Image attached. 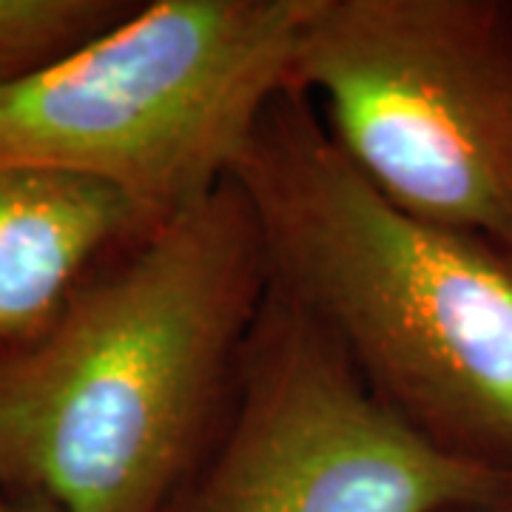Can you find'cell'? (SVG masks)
<instances>
[{
    "label": "cell",
    "mask_w": 512,
    "mask_h": 512,
    "mask_svg": "<svg viewBox=\"0 0 512 512\" xmlns=\"http://www.w3.org/2000/svg\"><path fill=\"white\" fill-rule=\"evenodd\" d=\"M234 183L271 288L370 393L453 456L512 473V262L390 200L302 89L262 114Z\"/></svg>",
    "instance_id": "obj_2"
},
{
    "label": "cell",
    "mask_w": 512,
    "mask_h": 512,
    "mask_svg": "<svg viewBox=\"0 0 512 512\" xmlns=\"http://www.w3.org/2000/svg\"><path fill=\"white\" fill-rule=\"evenodd\" d=\"M293 86L396 205L512 262V0H305Z\"/></svg>",
    "instance_id": "obj_4"
},
{
    "label": "cell",
    "mask_w": 512,
    "mask_h": 512,
    "mask_svg": "<svg viewBox=\"0 0 512 512\" xmlns=\"http://www.w3.org/2000/svg\"><path fill=\"white\" fill-rule=\"evenodd\" d=\"M507 490L512 473L413 430L268 288L225 419L168 512H447Z\"/></svg>",
    "instance_id": "obj_5"
},
{
    "label": "cell",
    "mask_w": 512,
    "mask_h": 512,
    "mask_svg": "<svg viewBox=\"0 0 512 512\" xmlns=\"http://www.w3.org/2000/svg\"><path fill=\"white\" fill-rule=\"evenodd\" d=\"M302 18L305 0H137L0 89V163L92 177L160 225L234 180L293 86Z\"/></svg>",
    "instance_id": "obj_3"
},
{
    "label": "cell",
    "mask_w": 512,
    "mask_h": 512,
    "mask_svg": "<svg viewBox=\"0 0 512 512\" xmlns=\"http://www.w3.org/2000/svg\"><path fill=\"white\" fill-rule=\"evenodd\" d=\"M447 512H512V490L495 495L490 501H476V504H464V507H453Z\"/></svg>",
    "instance_id": "obj_9"
},
{
    "label": "cell",
    "mask_w": 512,
    "mask_h": 512,
    "mask_svg": "<svg viewBox=\"0 0 512 512\" xmlns=\"http://www.w3.org/2000/svg\"><path fill=\"white\" fill-rule=\"evenodd\" d=\"M268 288L234 180L114 251L52 328L0 353V481L57 512H168Z\"/></svg>",
    "instance_id": "obj_1"
},
{
    "label": "cell",
    "mask_w": 512,
    "mask_h": 512,
    "mask_svg": "<svg viewBox=\"0 0 512 512\" xmlns=\"http://www.w3.org/2000/svg\"><path fill=\"white\" fill-rule=\"evenodd\" d=\"M0 512H57V507L46 495L18 490L0 481Z\"/></svg>",
    "instance_id": "obj_8"
},
{
    "label": "cell",
    "mask_w": 512,
    "mask_h": 512,
    "mask_svg": "<svg viewBox=\"0 0 512 512\" xmlns=\"http://www.w3.org/2000/svg\"><path fill=\"white\" fill-rule=\"evenodd\" d=\"M151 228L92 177L0 163V353L46 333L80 285Z\"/></svg>",
    "instance_id": "obj_6"
},
{
    "label": "cell",
    "mask_w": 512,
    "mask_h": 512,
    "mask_svg": "<svg viewBox=\"0 0 512 512\" xmlns=\"http://www.w3.org/2000/svg\"><path fill=\"white\" fill-rule=\"evenodd\" d=\"M137 0H0V89L123 20Z\"/></svg>",
    "instance_id": "obj_7"
}]
</instances>
